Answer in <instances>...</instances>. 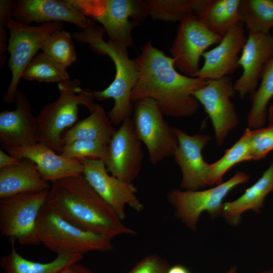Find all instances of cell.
Listing matches in <instances>:
<instances>
[{
	"mask_svg": "<svg viewBox=\"0 0 273 273\" xmlns=\"http://www.w3.org/2000/svg\"><path fill=\"white\" fill-rule=\"evenodd\" d=\"M134 60L139 67V76L131 92L133 103L152 99L164 115L174 118L197 113L200 103L194 94L205 85L207 80L179 73L172 58L154 47L149 40Z\"/></svg>",
	"mask_w": 273,
	"mask_h": 273,
	"instance_id": "obj_1",
	"label": "cell"
},
{
	"mask_svg": "<svg viewBox=\"0 0 273 273\" xmlns=\"http://www.w3.org/2000/svg\"><path fill=\"white\" fill-rule=\"evenodd\" d=\"M47 203L70 223L109 239L122 235L136 234L123 223L83 174L52 182Z\"/></svg>",
	"mask_w": 273,
	"mask_h": 273,
	"instance_id": "obj_2",
	"label": "cell"
},
{
	"mask_svg": "<svg viewBox=\"0 0 273 273\" xmlns=\"http://www.w3.org/2000/svg\"><path fill=\"white\" fill-rule=\"evenodd\" d=\"M105 30L95 25L75 32L72 36L81 42L88 43L97 53L109 56L115 67L113 81L105 89L93 92L98 101L112 98L114 104L107 113L108 116L114 125H120L126 119L130 118L133 111L131 92L139 76V67L134 59H131L126 49L103 38Z\"/></svg>",
	"mask_w": 273,
	"mask_h": 273,
	"instance_id": "obj_3",
	"label": "cell"
},
{
	"mask_svg": "<svg viewBox=\"0 0 273 273\" xmlns=\"http://www.w3.org/2000/svg\"><path fill=\"white\" fill-rule=\"evenodd\" d=\"M36 232L38 243L57 254L83 255L113 249L112 240L70 223L47 202L38 217Z\"/></svg>",
	"mask_w": 273,
	"mask_h": 273,
	"instance_id": "obj_4",
	"label": "cell"
},
{
	"mask_svg": "<svg viewBox=\"0 0 273 273\" xmlns=\"http://www.w3.org/2000/svg\"><path fill=\"white\" fill-rule=\"evenodd\" d=\"M78 79L58 83V99L46 104L36 117L38 126L37 142L60 152L61 139L64 130L76 122L79 106H85L95 99L93 91L80 87Z\"/></svg>",
	"mask_w": 273,
	"mask_h": 273,
	"instance_id": "obj_5",
	"label": "cell"
},
{
	"mask_svg": "<svg viewBox=\"0 0 273 273\" xmlns=\"http://www.w3.org/2000/svg\"><path fill=\"white\" fill-rule=\"evenodd\" d=\"M9 31L7 49L10 54L9 66L12 73L10 85L3 100L11 104L15 95L23 72L46 39L54 31L63 29L62 22H53L30 26L10 18L7 22Z\"/></svg>",
	"mask_w": 273,
	"mask_h": 273,
	"instance_id": "obj_6",
	"label": "cell"
},
{
	"mask_svg": "<svg viewBox=\"0 0 273 273\" xmlns=\"http://www.w3.org/2000/svg\"><path fill=\"white\" fill-rule=\"evenodd\" d=\"M50 189L22 193L0 200V232L10 241L37 245L36 225Z\"/></svg>",
	"mask_w": 273,
	"mask_h": 273,
	"instance_id": "obj_7",
	"label": "cell"
},
{
	"mask_svg": "<svg viewBox=\"0 0 273 273\" xmlns=\"http://www.w3.org/2000/svg\"><path fill=\"white\" fill-rule=\"evenodd\" d=\"M249 179L247 173L237 171L226 181L212 188L202 190L173 189L168 192L167 198L176 217L195 231L203 212H207L213 217L221 215L224 198L233 189Z\"/></svg>",
	"mask_w": 273,
	"mask_h": 273,
	"instance_id": "obj_8",
	"label": "cell"
},
{
	"mask_svg": "<svg viewBox=\"0 0 273 273\" xmlns=\"http://www.w3.org/2000/svg\"><path fill=\"white\" fill-rule=\"evenodd\" d=\"M86 17L99 21L109 40L125 49L133 47L131 17L147 14L144 1L134 0H69Z\"/></svg>",
	"mask_w": 273,
	"mask_h": 273,
	"instance_id": "obj_9",
	"label": "cell"
},
{
	"mask_svg": "<svg viewBox=\"0 0 273 273\" xmlns=\"http://www.w3.org/2000/svg\"><path fill=\"white\" fill-rule=\"evenodd\" d=\"M132 119L135 132L147 148L150 163L156 165L173 156L178 146L174 129L163 118L157 103L146 98L134 103Z\"/></svg>",
	"mask_w": 273,
	"mask_h": 273,
	"instance_id": "obj_10",
	"label": "cell"
},
{
	"mask_svg": "<svg viewBox=\"0 0 273 273\" xmlns=\"http://www.w3.org/2000/svg\"><path fill=\"white\" fill-rule=\"evenodd\" d=\"M222 38L210 31L195 13L188 14L179 21L170 49L175 68L184 75L193 77L200 68L199 61L203 53Z\"/></svg>",
	"mask_w": 273,
	"mask_h": 273,
	"instance_id": "obj_11",
	"label": "cell"
},
{
	"mask_svg": "<svg viewBox=\"0 0 273 273\" xmlns=\"http://www.w3.org/2000/svg\"><path fill=\"white\" fill-rule=\"evenodd\" d=\"M227 76L208 79L205 85L194 93V96L210 117L218 146H222L229 133L239 123L234 104L231 98L236 93Z\"/></svg>",
	"mask_w": 273,
	"mask_h": 273,
	"instance_id": "obj_12",
	"label": "cell"
},
{
	"mask_svg": "<svg viewBox=\"0 0 273 273\" xmlns=\"http://www.w3.org/2000/svg\"><path fill=\"white\" fill-rule=\"evenodd\" d=\"M80 161L84 166L83 175L86 180L121 220L126 216V206L138 212L143 210V204L136 197L137 189L132 183L123 181L109 175L102 160Z\"/></svg>",
	"mask_w": 273,
	"mask_h": 273,
	"instance_id": "obj_13",
	"label": "cell"
},
{
	"mask_svg": "<svg viewBox=\"0 0 273 273\" xmlns=\"http://www.w3.org/2000/svg\"><path fill=\"white\" fill-rule=\"evenodd\" d=\"M142 143L135 132L132 119H126L111 139L104 160L112 175L132 183L142 168L144 158Z\"/></svg>",
	"mask_w": 273,
	"mask_h": 273,
	"instance_id": "obj_14",
	"label": "cell"
},
{
	"mask_svg": "<svg viewBox=\"0 0 273 273\" xmlns=\"http://www.w3.org/2000/svg\"><path fill=\"white\" fill-rule=\"evenodd\" d=\"M178 146L173 157L181 172L180 188L185 190H198L209 186V164L204 159L202 151L211 140L209 135H190L174 127Z\"/></svg>",
	"mask_w": 273,
	"mask_h": 273,
	"instance_id": "obj_15",
	"label": "cell"
},
{
	"mask_svg": "<svg viewBox=\"0 0 273 273\" xmlns=\"http://www.w3.org/2000/svg\"><path fill=\"white\" fill-rule=\"evenodd\" d=\"M13 18L29 25L32 22H67L80 30L96 24L87 18L69 0H19L16 2Z\"/></svg>",
	"mask_w": 273,
	"mask_h": 273,
	"instance_id": "obj_16",
	"label": "cell"
},
{
	"mask_svg": "<svg viewBox=\"0 0 273 273\" xmlns=\"http://www.w3.org/2000/svg\"><path fill=\"white\" fill-rule=\"evenodd\" d=\"M15 100V110L0 113V145L5 151L38 142L36 117L32 114L27 97L18 89Z\"/></svg>",
	"mask_w": 273,
	"mask_h": 273,
	"instance_id": "obj_17",
	"label": "cell"
},
{
	"mask_svg": "<svg viewBox=\"0 0 273 273\" xmlns=\"http://www.w3.org/2000/svg\"><path fill=\"white\" fill-rule=\"evenodd\" d=\"M272 58L273 36L248 32L238 62V67H242L243 72L233 84L241 99L255 92L263 67Z\"/></svg>",
	"mask_w": 273,
	"mask_h": 273,
	"instance_id": "obj_18",
	"label": "cell"
},
{
	"mask_svg": "<svg viewBox=\"0 0 273 273\" xmlns=\"http://www.w3.org/2000/svg\"><path fill=\"white\" fill-rule=\"evenodd\" d=\"M247 37L244 24L238 22L213 49L202 55L204 64L193 77L205 80L226 77L238 67V62Z\"/></svg>",
	"mask_w": 273,
	"mask_h": 273,
	"instance_id": "obj_19",
	"label": "cell"
},
{
	"mask_svg": "<svg viewBox=\"0 0 273 273\" xmlns=\"http://www.w3.org/2000/svg\"><path fill=\"white\" fill-rule=\"evenodd\" d=\"M6 151L19 159L26 158L32 161L36 164L42 178L48 182L83 174L84 166L80 160L68 159L57 154L53 149L39 142Z\"/></svg>",
	"mask_w": 273,
	"mask_h": 273,
	"instance_id": "obj_20",
	"label": "cell"
},
{
	"mask_svg": "<svg viewBox=\"0 0 273 273\" xmlns=\"http://www.w3.org/2000/svg\"><path fill=\"white\" fill-rule=\"evenodd\" d=\"M273 191V162L261 177L235 200L224 202L221 215L232 226H237L242 214L249 210L258 212L267 195Z\"/></svg>",
	"mask_w": 273,
	"mask_h": 273,
	"instance_id": "obj_21",
	"label": "cell"
},
{
	"mask_svg": "<svg viewBox=\"0 0 273 273\" xmlns=\"http://www.w3.org/2000/svg\"><path fill=\"white\" fill-rule=\"evenodd\" d=\"M50 187L41 177L36 164L28 159H22L16 165L0 169V199Z\"/></svg>",
	"mask_w": 273,
	"mask_h": 273,
	"instance_id": "obj_22",
	"label": "cell"
},
{
	"mask_svg": "<svg viewBox=\"0 0 273 273\" xmlns=\"http://www.w3.org/2000/svg\"><path fill=\"white\" fill-rule=\"evenodd\" d=\"M85 107L90 111L89 115L63 133L62 147L77 140L99 141L108 145L115 134L116 129L102 107L95 104L94 100Z\"/></svg>",
	"mask_w": 273,
	"mask_h": 273,
	"instance_id": "obj_23",
	"label": "cell"
},
{
	"mask_svg": "<svg viewBox=\"0 0 273 273\" xmlns=\"http://www.w3.org/2000/svg\"><path fill=\"white\" fill-rule=\"evenodd\" d=\"M240 0H203L195 12L212 32L223 37L239 21Z\"/></svg>",
	"mask_w": 273,
	"mask_h": 273,
	"instance_id": "obj_24",
	"label": "cell"
},
{
	"mask_svg": "<svg viewBox=\"0 0 273 273\" xmlns=\"http://www.w3.org/2000/svg\"><path fill=\"white\" fill-rule=\"evenodd\" d=\"M11 251L1 259V265L4 273H59L70 264L77 263L83 258V255L62 253L48 263H41L28 260L19 254L15 249V241H10Z\"/></svg>",
	"mask_w": 273,
	"mask_h": 273,
	"instance_id": "obj_25",
	"label": "cell"
},
{
	"mask_svg": "<svg viewBox=\"0 0 273 273\" xmlns=\"http://www.w3.org/2000/svg\"><path fill=\"white\" fill-rule=\"evenodd\" d=\"M239 15L248 32L269 33L273 27V0H240Z\"/></svg>",
	"mask_w": 273,
	"mask_h": 273,
	"instance_id": "obj_26",
	"label": "cell"
},
{
	"mask_svg": "<svg viewBox=\"0 0 273 273\" xmlns=\"http://www.w3.org/2000/svg\"><path fill=\"white\" fill-rule=\"evenodd\" d=\"M261 83L251 96L252 105L247 116L248 128L254 129L261 128L267 115L266 107L273 97V58L263 67Z\"/></svg>",
	"mask_w": 273,
	"mask_h": 273,
	"instance_id": "obj_27",
	"label": "cell"
},
{
	"mask_svg": "<svg viewBox=\"0 0 273 273\" xmlns=\"http://www.w3.org/2000/svg\"><path fill=\"white\" fill-rule=\"evenodd\" d=\"M249 128H247L240 138L225 150L219 159L209 164V186L222 183L224 175L237 164L252 160L249 139Z\"/></svg>",
	"mask_w": 273,
	"mask_h": 273,
	"instance_id": "obj_28",
	"label": "cell"
},
{
	"mask_svg": "<svg viewBox=\"0 0 273 273\" xmlns=\"http://www.w3.org/2000/svg\"><path fill=\"white\" fill-rule=\"evenodd\" d=\"M21 78L39 82L58 83L70 79L67 68L43 52L37 53L24 69Z\"/></svg>",
	"mask_w": 273,
	"mask_h": 273,
	"instance_id": "obj_29",
	"label": "cell"
},
{
	"mask_svg": "<svg viewBox=\"0 0 273 273\" xmlns=\"http://www.w3.org/2000/svg\"><path fill=\"white\" fill-rule=\"evenodd\" d=\"M203 0L144 1L147 13L154 19L175 22L197 10Z\"/></svg>",
	"mask_w": 273,
	"mask_h": 273,
	"instance_id": "obj_30",
	"label": "cell"
},
{
	"mask_svg": "<svg viewBox=\"0 0 273 273\" xmlns=\"http://www.w3.org/2000/svg\"><path fill=\"white\" fill-rule=\"evenodd\" d=\"M40 50L55 61L67 68L77 60L71 35L63 29L53 32L44 41Z\"/></svg>",
	"mask_w": 273,
	"mask_h": 273,
	"instance_id": "obj_31",
	"label": "cell"
},
{
	"mask_svg": "<svg viewBox=\"0 0 273 273\" xmlns=\"http://www.w3.org/2000/svg\"><path fill=\"white\" fill-rule=\"evenodd\" d=\"M108 145L99 141L77 140L63 145L59 154L70 159L104 160Z\"/></svg>",
	"mask_w": 273,
	"mask_h": 273,
	"instance_id": "obj_32",
	"label": "cell"
},
{
	"mask_svg": "<svg viewBox=\"0 0 273 273\" xmlns=\"http://www.w3.org/2000/svg\"><path fill=\"white\" fill-rule=\"evenodd\" d=\"M249 139L252 160L263 158L273 150V126L250 128Z\"/></svg>",
	"mask_w": 273,
	"mask_h": 273,
	"instance_id": "obj_33",
	"label": "cell"
},
{
	"mask_svg": "<svg viewBox=\"0 0 273 273\" xmlns=\"http://www.w3.org/2000/svg\"><path fill=\"white\" fill-rule=\"evenodd\" d=\"M170 267L163 257L151 254L141 259L126 273H167Z\"/></svg>",
	"mask_w": 273,
	"mask_h": 273,
	"instance_id": "obj_34",
	"label": "cell"
},
{
	"mask_svg": "<svg viewBox=\"0 0 273 273\" xmlns=\"http://www.w3.org/2000/svg\"><path fill=\"white\" fill-rule=\"evenodd\" d=\"M15 1H0V55L1 66L4 63L3 55L7 49V36L6 29L8 20L13 16Z\"/></svg>",
	"mask_w": 273,
	"mask_h": 273,
	"instance_id": "obj_35",
	"label": "cell"
},
{
	"mask_svg": "<svg viewBox=\"0 0 273 273\" xmlns=\"http://www.w3.org/2000/svg\"><path fill=\"white\" fill-rule=\"evenodd\" d=\"M21 160L7 154L2 149H0V169L16 165L20 162Z\"/></svg>",
	"mask_w": 273,
	"mask_h": 273,
	"instance_id": "obj_36",
	"label": "cell"
},
{
	"mask_svg": "<svg viewBox=\"0 0 273 273\" xmlns=\"http://www.w3.org/2000/svg\"><path fill=\"white\" fill-rule=\"evenodd\" d=\"M59 273H93L89 268L77 263L69 265Z\"/></svg>",
	"mask_w": 273,
	"mask_h": 273,
	"instance_id": "obj_37",
	"label": "cell"
},
{
	"mask_svg": "<svg viewBox=\"0 0 273 273\" xmlns=\"http://www.w3.org/2000/svg\"><path fill=\"white\" fill-rule=\"evenodd\" d=\"M167 273H191V272L186 266L177 264L170 266Z\"/></svg>",
	"mask_w": 273,
	"mask_h": 273,
	"instance_id": "obj_38",
	"label": "cell"
},
{
	"mask_svg": "<svg viewBox=\"0 0 273 273\" xmlns=\"http://www.w3.org/2000/svg\"><path fill=\"white\" fill-rule=\"evenodd\" d=\"M269 126H273V105L271 106L269 111Z\"/></svg>",
	"mask_w": 273,
	"mask_h": 273,
	"instance_id": "obj_39",
	"label": "cell"
},
{
	"mask_svg": "<svg viewBox=\"0 0 273 273\" xmlns=\"http://www.w3.org/2000/svg\"><path fill=\"white\" fill-rule=\"evenodd\" d=\"M237 267L236 266H233L225 273H237Z\"/></svg>",
	"mask_w": 273,
	"mask_h": 273,
	"instance_id": "obj_40",
	"label": "cell"
},
{
	"mask_svg": "<svg viewBox=\"0 0 273 273\" xmlns=\"http://www.w3.org/2000/svg\"><path fill=\"white\" fill-rule=\"evenodd\" d=\"M265 273H273V271H270L266 272Z\"/></svg>",
	"mask_w": 273,
	"mask_h": 273,
	"instance_id": "obj_41",
	"label": "cell"
}]
</instances>
